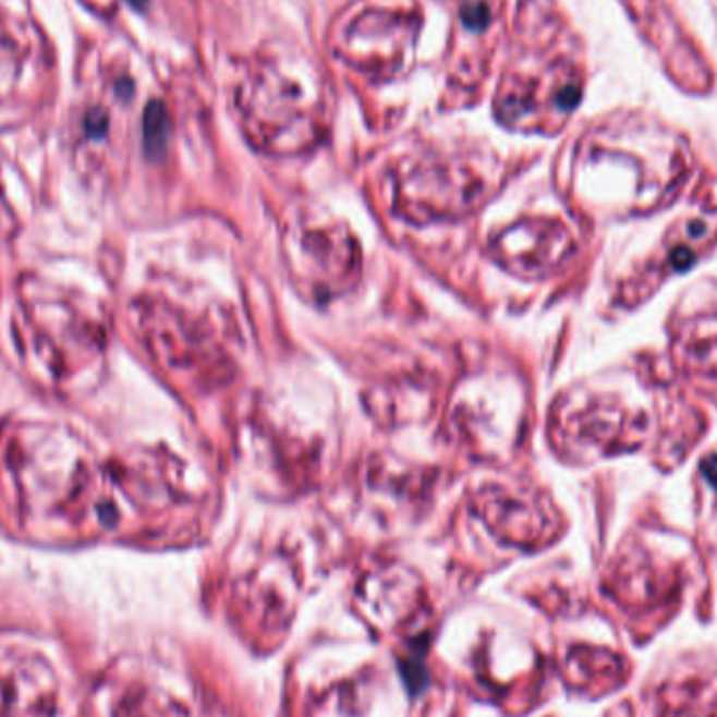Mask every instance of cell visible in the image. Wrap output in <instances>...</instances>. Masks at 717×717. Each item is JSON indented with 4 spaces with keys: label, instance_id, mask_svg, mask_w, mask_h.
Instances as JSON below:
<instances>
[{
    "label": "cell",
    "instance_id": "obj_1",
    "mask_svg": "<svg viewBox=\"0 0 717 717\" xmlns=\"http://www.w3.org/2000/svg\"><path fill=\"white\" fill-rule=\"evenodd\" d=\"M573 238L562 222L523 221L503 229L494 254L510 271L524 276L550 274L571 254Z\"/></svg>",
    "mask_w": 717,
    "mask_h": 717
},
{
    "label": "cell",
    "instance_id": "obj_2",
    "mask_svg": "<svg viewBox=\"0 0 717 717\" xmlns=\"http://www.w3.org/2000/svg\"><path fill=\"white\" fill-rule=\"evenodd\" d=\"M567 435L598 449H612L625 441L628 430H637L635 426H628V414L621 412V408L608 405L607 401L583 408L580 414L567 417Z\"/></svg>",
    "mask_w": 717,
    "mask_h": 717
},
{
    "label": "cell",
    "instance_id": "obj_4",
    "mask_svg": "<svg viewBox=\"0 0 717 717\" xmlns=\"http://www.w3.org/2000/svg\"><path fill=\"white\" fill-rule=\"evenodd\" d=\"M145 141L149 149H160L165 143V113L158 106H151L145 118Z\"/></svg>",
    "mask_w": 717,
    "mask_h": 717
},
{
    "label": "cell",
    "instance_id": "obj_5",
    "mask_svg": "<svg viewBox=\"0 0 717 717\" xmlns=\"http://www.w3.org/2000/svg\"><path fill=\"white\" fill-rule=\"evenodd\" d=\"M703 472L707 476V481L714 485L717 489V458H709L705 464H703Z\"/></svg>",
    "mask_w": 717,
    "mask_h": 717
},
{
    "label": "cell",
    "instance_id": "obj_6",
    "mask_svg": "<svg viewBox=\"0 0 717 717\" xmlns=\"http://www.w3.org/2000/svg\"><path fill=\"white\" fill-rule=\"evenodd\" d=\"M131 2H133V4H141V2H143V0H131Z\"/></svg>",
    "mask_w": 717,
    "mask_h": 717
},
{
    "label": "cell",
    "instance_id": "obj_3",
    "mask_svg": "<svg viewBox=\"0 0 717 717\" xmlns=\"http://www.w3.org/2000/svg\"><path fill=\"white\" fill-rule=\"evenodd\" d=\"M684 358L701 372H717V317H701L682 336Z\"/></svg>",
    "mask_w": 717,
    "mask_h": 717
}]
</instances>
